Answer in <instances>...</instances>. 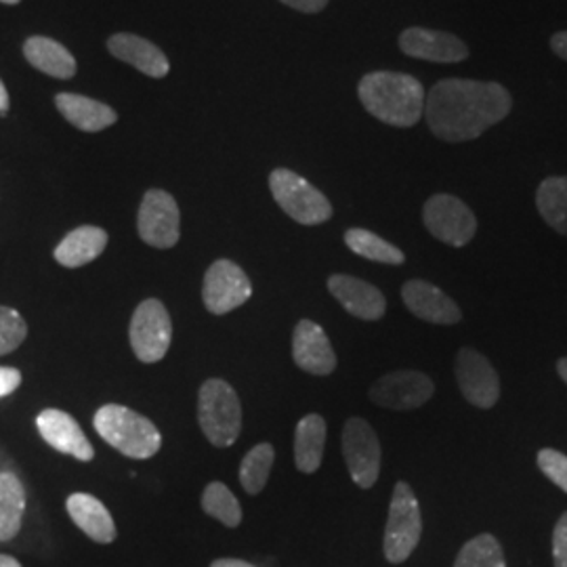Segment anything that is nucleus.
<instances>
[{
    "label": "nucleus",
    "mask_w": 567,
    "mask_h": 567,
    "mask_svg": "<svg viewBox=\"0 0 567 567\" xmlns=\"http://www.w3.org/2000/svg\"><path fill=\"white\" fill-rule=\"evenodd\" d=\"M513 97L498 82L444 79L425 97V121L431 133L447 143L473 142L505 121Z\"/></svg>",
    "instance_id": "f257e3e1"
},
{
    "label": "nucleus",
    "mask_w": 567,
    "mask_h": 567,
    "mask_svg": "<svg viewBox=\"0 0 567 567\" xmlns=\"http://www.w3.org/2000/svg\"><path fill=\"white\" fill-rule=\"evenodd\" d=\"M358 95L368 114L391 126L408 128L425 116V86L404 72H370Z\"/></svg>",
    "instance_id": "f03ea898"
},
{
    "label": "nucleus",
    "mask_w": 567,
    "mask_h": 567,
    "mask_svg": "<svg viewBox=\"0 0 567 567\" xmlns=\"http://www.w3.org/2000/svg\"><path fill=\"white\" fill-rule=\"evenodd\" d=\"M93 425L105 444L128 458L147 461L163 447V435L156 425L126 405H102L95 412Z\"/></svg>",
    "instance_id": "7ed1b4c3"
},
{
    "label": "nucleus",
    "mask_w": 567,
    "mask_h": 567,
    "mask_svg": "<svg viewBox=\"0 0 567 567\" xmlns=\"http://www.w3.org/2000/svg\"><path fill=\"white\" fill-rule=\"evenodd\" d=\"M198 421L213 446H234L243 431V405L234 386L221 379L206 381L198 395Z\"/></svg>",
    "instance_id": "20e7f679"
},
{
    "label": "nucleus",
    "mask_w": 567,
    "mask_h": 567,
    "mask_svg": "<svg viewBox=\"0 0 567 567\" xmlns=\"http://www.w3.org/2000/svg\"><path fill=\"white\" fill-rule=\"evenodd\" d=\"M269 189L284 213L301 225L326 224L332 217V204L311 183L288 168L269 175Z\"/></svg>",
    "instance_id": "39448f33"
},
{
    "label": "nucleus",
    "mask_w": 567,
    "mask_h": 567,
    "mask_svg": "<svg viewBox=\"0 0 567 567\" xmlns=\"http://www.w3.org/2000/svg\"><path fill=\"white\" fill-rule=\"evenodd\" d=\"M423 534V517L414 489L405 482L393 487L389 519L385 527V557L389 564H404L419 547Z\"/></svg>",
    "instance_id": "423d86ee"
},
{
    "label": "nucleus",
    "mask_w": 567,
    "mask_h": 567,
    "mask_svg": "<svg viewBox=\"0 0 567 567\" xmlns=\"http://www.w3.org/2000/svg\"><path fill=\"white\" fill-rule=\"evenodd\" d=\"M131 347L143 364L161 362L173 339V322L158 299L143 301L131 320Z\"/></svg>",
    "instance_id": "0eeeda50"
},
{
    "label": "nucleus",
    "mask_w": 567,
    "mask_h": 567,
    "mask_svg": "<svg viewBox=\"0 0 567 567\" xmlns=\"http://www.w3.org/2000/svg\"><path fill=\"white\" fill-rule=\"evenodd\" d=\"M423 221L433 238L461 248L475 238L477 219L461 198L450 194L431 196L423 208Z\"/></svg>",
    "instance_id": "6e6552de"
},
{
    "label": "nucleus",
    "mask_w": 567,
    "mask_h": 567,
    "mask_svg": "<svg viewBox=\"0 0 567 567\" xmlns=\"http://www.w3.org/2000/svg\"><path fill=\"white\" fill-rule=\"evenodd\" d=\"M343 456L351 480L360 487L374 486L381 473V442L364 419H349L343 429Z\"/></svg>",
    "instance_id": "1a4fd4ad"
},
{
    "label": "nucleus",
    "mask_w": 567,
    "mask_h": 567,
    "mask_svg": "<svg viewBox=\"0 0 567 567\" xmlns=\"http://www.w3.org/2000/svg\"><path fill=\"white\" fill-rule=\"evenodd\" d=\"M250 297L252 284L244 274L243 267L227 259H219L208 267L204 276L203 299L204 307L210 313L225 316L246 303Z\"/></svg>",
    "instance_id": "9d476101"
},
{
    "label": "nucleus",
    "mask_w": 567,
    "mask_h": 567,
    "mask_svg": "<svg viewBox=\"0 0 567 567\" xmlns=\"http://www.w3.org/2000/svg\"><path fill=\"white\" fill-rule=\"evenodd\" d=\"M137 229L145 244L154 248H173L179 243V206L164 189H150L143 196Z\"/></svg>",
    "instance_id": "9b49d317"
},
{
    "label": "nucleus",
    "mask_w": 567,
    "mask_h": 567,
    "mask_svg": "<svg viewBox=\"0 0 567 567\" xmlns=\"http://www.w3.org/2000/svg\"><path fill=\"white\" fill-rule=\"evenodd\" d=\"M435 393L433 381L419 370H398L379 379L370 389V400L389 410H416Z\"/></svg>",
    "instance_id": "f8f14e48"
},
{
    "label": "nucleus",
    "mask_w": 567,
    "mask_h": 567,
    "mask_svg": "<svg viewBox=\"0 0 567 567\" xmlns=\"http://www.w3.org/2000/svg\"><path fill=\"white\" fill-rule=\"evenodd\" d=\"M456 381L468 404L482 410L494 408L501 398V381L486 355L465 347L456 358Z\"/></svg>",
    "instance_id": "ddd939ff"
},
{
    "label": "nucleus",
    "mask_w": 567,
    "mask_h": 567,
    "mask_svg": "<svg viewBox=\"0 0 567 567\" xmlns=\"http://www.w3.org/2000/svg\"><path fill=\"white\" fill-rule=\"evenodd\" d=\"M400 49L408 58L433 63H458L468 58V49L458 37L426 28H405L400 34Z\"/></svg>",
    "instance_id": "4468645a"
},
{
    "label": "nucleus",
    "mask_w": 567,
    "mask_h": 567,
    "mask_svg": "<svg viewBox=\"0 0 567 567\" xmlns=\"http://www.w3.org/2000/svg\"><path fill=\"white\" fill-rule=\"evenodd\" d=\"M292 360L305 372L328 377L337 368V355L324 328L311 320H301L292 332Z\"/></svg>",
    "instance_id": "2eb2a0df"
},
{
    "label": "nucleus",
    "mask_w": 567,
    "mask_h": 567,
    "mask_svg": "<svg viewBox=\"0 0 567 567\" xmlns=\"http://www.w3.org/2000/svg\"><path fill=\"white\" fill-rule=\"evenodd\" d=\"M37 426L42 440L51 447H55L61 454L74 456L76 461L89 463L95 456V450L86 435L82 433L81 425L76 419H72L68 412L58 410V408H47L42 410L37 419Z\"/></svg>",
    "instance_id": "dca6fc26"
},
{
    "label": "nucleus",
    "mask_w": 567,
    "mask_h": 567,
    "mask_svg": "<svg viewBox=\"0 0 567 567\" xmlns=\"http://www.w3.org/2000/svg\"><path fill=\"white\" fill-rule=\"evenodd\" d=\"M328 290L330 295L343 305L344 311L351 316L365 320V322H377L385 316L386 301L383 292L353 276L344 274H334L328 278Z\"/></svg>",
    "instance_id": "f3484780"
},
{
    "label": "nucleus",
    "mask_w": 567,
    "mask_h": 567,
    "mask_svg": "<svg viewBox=\"0 0 567 567\" xmlns=\"http://www.w3.org/2000/svg\"><path fill=\"white\" fill-rule=\"evenodd\" d=\"M402 299L410 313L431 324H458L463 313L442 288L425 280H410L402 288Z\"/></svg>",
    "instance_id": "a211bd4d"
},
{
    "label": "nucleus",
    "mask_w": 567,
    "mask_h": 567,
    "mask_svg": "<svg viewBox=\"0 0 567 567\" xmlns=\"http://www.w3.org/2000/svg\"><path fill=\"white\" fill-rule=\"evenodd\" d=\"M107 49L114 58L137 68L140 72L152 79H164L171 70V63L163 51L154 42L137 34H128V32L114 34L107 41Z\"/></svg>",
    "instance_id": "6ab92c4d"
},
{
    "label": "nucleus",
    "mask_w": 567,
    "mask_h": 567,
    "mask_svg": "<svg viewBox=\"0 0 567 567\" xmlns=\"http://www.w3.org/2000/svg\"><path fill=\"white\" fill-rule=\"evenodd\" d=\"M65 508L72 517V522L81 527L82 532L100 543V545H112L116 540V524L110 515V511L103 507L102 501L93 494L76 492L68 498Z\"/></svg>",
    "instance_id": "aec40b11"
},
{
    "label": "nucleus",
    "mask_w": 567,
    "mask_h": 567,
    "mask_svg": "<svg viewBox=\"0 0 567 567\" xmlns=\"http://www.w3.org/2000/svg\"><path fill=\"white\" fill-rule=\"evenodd\" d=\"M55 105L65 121L84 133H100L118 121V114L110 105L76 93L55 95Z\"/></svg>",
    "instance_id": "412c9836"
},
{
    "label": "nucleus",
    "mask_w": 567,
    "mask_h": 567,
    "mask_svg": "<svg viewBox=\"0 0 567 567\" xmlns=\"http://www.w3.org/2000/svg\"><path fill=\"white\" fill-rule=\"evenodd\" d=\"M105 246H107L105 229L95 227V225H82L61 240L53 257L63 267L76 269V267L95 261L105 250Z\"/></svg>",
    "instance_id": "4be33fe9"
},
{
    "label": "nucleus",
    "mask_w": 567,
    "mask_h": 567,
    "mask_svg": "<svg viewBox=\"0 0 567 567\" xmlns=\"http://www.w3.org/2000/svg\"><path fill=\"white\" fill-rule=\"evenodd\" d=\"M23 55L30 61V65L41 70L42 74L61 81L76 76L79 70L72 53L61 42L47 37H30L23 44Z\"/></svg>",
    "instance_id": "5701e85b"
},
{
    "label": "nucleus",
    "mask_w": 567,
    "mask_h": 567,
    "mask_svg": "<svg viewBox=\"0 0 567 567\" xmlns=\"http://www.w3.org/2000/svg\"><path fill=\"white\" fill-rule=\"evenodd\" d=\"M326 431V421L320 414H307L299 421L295 431V463L301 473L311 475L322 465Z\"/></svg>",
    "instance_id": "b1692460"
},
{
    "label": "nucleus",
    "mask_w": 567,
    "mask_h": 567,
    "mask_svg": "<svg viewBox=\"0 0 567 567\" xmlns=\"http://www.w3.org/2000/svg\"><path fill=\"white\" fill-rule=\"evenodd\" d=\"M25 513V487L11 471L0 473V543H9L20 534Z\"/></svg>",
    "instance_id": "393cba45"
},
{
    "label": "nucleus",
    "mask_w": 567,
    "mask_h": 567,
    "mask_svg": "<svg viewBox=\"0 0 567 567\" xmlns=\"http://www.w3.org/2000/svg\"><path fill=\"white\" fill-rule=\"evenodd\" d=\"M536 206L540 217L567 238V177H548L538 185Z\"/></svg>",
    "instance_id": "a878e982"
},
{
    "label": "nucleus",
    "mask_w": 567,
    "mask_h": 567,
    "mask_svg": "<svg viewBox=\"0 0 567 567\" xmlns=\"http://www.w3.org/2000/svg\"><path fill=\"white\" fill-rule=\"evenodd\" d=\"M344 244L349 246L351 252L364 257L368 261L385 265H402L405 261V255L391 243L383 240L381 236L362 229V227H353L344 234Z\"/></svg>",
    "instance_id": "bb28decb"
},
{
    "label": "nucleus",
    "mask_w": 567,
    "mask_h": 567,
    "mask_svg": "<svg viewBox=\"0 0 567 567\" xmlns=\"http://www.w3.org/2000/svg\"><path fill=\"white\" fill-rule=\"evenodd\" d=\"M274 461L276 450L271 444H259L244 456L240 465V484L248 494H261V489L267 486Z\"/></svg>",
    "instance_id": "cd10ccee"
},
{
    "label": "nucleus",
    "mask_w": 567,
    "mask_h": 567,
    "mask_svg": "<svg viewBox=\"0 0 567 567\" xmlns=\"http://www.w3.org/2000/svg\"><path fill=\"white\" fill-rule=\"evenodd\" d=\"M203 508L206 515L219 519L224 526L238 527L243 522V508L238 498L221 482H213L204 487Z\"/></svg>",
    "instance_id": "c85d7f7f"
},
{
    "label": "nucleus",
    "mask_w": 567,
    "mask_h": 567,
    "mask_svg": "<svg viewBox=\"0 0 567 567\" xmlns=\"http://www.w3.org/2000/svg\"><path fill=\"white\" fill-rule=\"evenodd\" d=\"M454 567H507L501 543L492 534H480L461 548Z\"/></svg>",
    "instance_id": "c756f323"
},
{
    "label": "nucleus",
    "mask_w": 567,
    "mask_h": 567,
    "mask_svg": "<svg viewBox=\"0 0 567 567\" xmlns=\"http://www.w3.org/2000/svg\"><path fill=\"white\" fill-rule=\"evenodd\" d=\"M28 337V324L20 311L7 305H0V355L16 351Z\"/></svg>",
    "instance_id": "7c9ffc66"
},
{
    "label": "nucleus",
    "mask_w": 567,
    "mask_h": 567,
    "mask_svg": "<svg viewBox=\"0 0 567 567\" xmlns=\"http://www.w3.org/2000/svg\"><path fill=\"white\" fill-rule=\"evenodd\" d=\"M538 466L548 480L567 494V456L559 450L545 447L538 452Z\"/></svg>",
    "instance_id": "2f4dec72"
},
{
    "label": "nucleus",
    "mask_w": 567,
    "mask_h": 567,
    "mask_svg": "<svg viewBox=\"0 0 567 567\" xmlns=\"http://www.w3.org/2000/svg\"><path fill=\"white\" fill-rule=\"evenodd\" d=\"M553 561L555 567H567V511L553 529Z\"/></svg>",
    "instance_id": "473e14b6"
},
{
    "label": "nucleus",
    "mask_w": 567,
    "mask_h": 567,
    "mask_svg": "<svg viewBox=\"0 0 567 567\" xmlns=\"http://www.w3.org/2000/svg\"><path fill=\"white\" fill-rule=\"evenodd\" d=\"M21 385V372L18 368L0 365V398L16 393Z\"/></svg>",
    "instance_id": "72a5a7b5"
},
{
    "label": "nucleus",
    "mask_w": 567,
    "mask_h": 567,
    "mask_svg": "<svg viewBox=\"0 0 567 567\" xmlns=\"http://www.w3.org/2000/svg\"><path fill=\"white\" fill-rule=\"evenodd\" d=\"M284 4L292 7L295 11H301V13H320L328 7L330 0H280Z\"/></svg>",
    "instance_id": "f704fd0d"
},
{
    "label": "nucleus",
    "mask_w": 567,
    "mask_h": 567,
    "mask_svg": "<svg viewBox=\"0 0 567 567\" xmlns=\"http://www.w3.org/2000/svg\"><path fill=\"white\" fill-rule=\"evenodd\" d=\"M550 49L555 55H559L561 60L567 61V30L566 32H557L550 37Z\"/></svg>",
    "instance_id": "c9c22d12"
},
{
    "label": "nucleus",
    "mask_w": 567,
    "mask_h": 567,
    "mask_svg": "<svg viewBox=\"0 0 567 567\" xmlns=\"http://www.w3.org/2000/svg\"><path fill=\"white\" fill-rule=\"evenodd\" d=\"M210 567H255L252 564H248V561H243V559H217V561H213Z\"/></svg>",
    "instance_id": "e433bc0d"
},
{
    "label": "nucleus",
    "mask_w": 567,
    "mask_h": 567,
    "mask_svg": "<svg viewBox=\"0 0 567 567\" xmlns=\"http://www.w3.org/2000/svg\"><path fill=\"white\" fill-rule=\"evenodd\" d=\"M9 112V93L4 89V84L0 81V114H7Z\"/></svg>",
    "instance_id": "4c0bfd02"
},
{
    "label": "nucleus",
    "mask_w": 567,
    "mask_h": 567,
    "mask_svg": "<svg viewBox=\"0 0 567 567\" xmlns=\"http://www.w3.org/2000/svg\"><path fill=\"white\" fill-rule=\"evenodd\" d=\"M0 567H21V564L16 557L0 553Z\"/></svg>",
    "instance_id": "58836bf2"
},
{
    "label": "nucleus",
    "mask_w": 567,
    "mask_h": 567,
    "mask_svg": "<svg viewBox=\"0 0 567 567\" xmlns=\"http://www.w3.org/2000/svg\"><path fill=\"white\" fill-rule=\"evenodd\" d=\"M557 372H559V377L566 381L567 385V358H561V360L557 362Z\"/></svg>",
    "instance_id": "ea45409f"
},
{
    "label": "nucleus",
    "mask_w": 567,
    "mask_h": 567,
    "mask_svg": "<svg viewBox=\"0 0 567 567\" xmlns=\"http://www.w3.org/2000/svg\"><path fill=\"white\" fill-rule=\"evenodd\" d=\"M2 4H20L21 0H0Z\"/></svg>",
    "instance_id": "a19ab883"
}]
</instances>
